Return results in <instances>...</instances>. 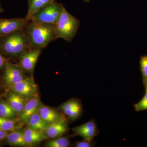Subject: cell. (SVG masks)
<instances>
[{
  "mask_svg": "<svg viewBox=\"0 0 147 147\" xmlns=\"http://www.w3.org/2000/svg\"><path fill=\"white\" fill-rule=\"evenodd\" d=\"M72 130L73 136H81L84 139L89 140H93L99 133L94 119L82 125L74 127Z\"/></svg>",
  "mask_w": 147,
  "mask_h": 147,
  "instance_id": "obj_9",
  "label": "cell"
},
{
  "mask_svg": "<svg viewBox=\"0 0 147 147\" xmlns=\"http://www.w3.org/2000/svg\"><path fill=\"white\" fill-rule=\"evenodd\" d=\"M16 113L6 101L0 100V117L11 119Z\"/></svg>",
  "mask_w": 147,
  "mask_h": 147,
  "instance_id": "obj_18",
  "label": "cell"
},
{
  "mask_svg": "<svg viewBox=\"0 0 147 147\" xmlns=\"http://www.w3.org/2000/svg\"><path fill=\"white\" fill-rule=\"evenodd\" d=\"M41 106L40 99L38 94L28 99L26 102L24 110L20 115V123L22 124L27 123L29 119L34 114L38 112Z\"/></svg>",
  "mask_w": 147,
  "mask_h": 147,
  "instance_id": "obj_10",
  "label": "cell"
},
{
  "mask_svg": "<svg viewBox=\"0 0 147 147\" xmlns=\"http://www.w3.org/2000/svg\"><path fill=\"white\" fill-rule=\"evenodd\" d=\"M68 129L67 121L63 118L57 121L49 124L44 132L48 138L53 139L61 137L65 134Z\"/></svg>",
  "mask_w": 147,
  "mask_h": 147,
  "instance_id": "obj_11",
  "label": "cell"
},
{
  "mask_svg": "<svg viewBox=\"0 0 147 147\" xmlns=\"http://www.w3.org/2000/svg\"><path fill=\"white\" fill-rule=\"evenodd\" d=\"M29 21L26 18H0V36L7 35L25 28Z\"/></svg>",
  "mask_w": 147,
  "mask_h": 147,
  "instance_id": "obj_7",
  "label": "cell"
},
{
  "mask_svg": "<svg viewBox=\"0 0 147 147\" xmlns=\"http://www.w3.org/2000/svg\"><path fill=\"white\" fill-rule=\"evenodd\" d=\"M55 26L57 39L61 38L70 42L77 34L80 21L68 12L64 6L61 14Z\"/></svg>",
  "mask_w": 147,
  "mask_h": 147,
  "instance_id": "obj_3",
  "label": "cell"
},
{
  "mask_svg": "<svg viewBox=\"0 0 147 147\" xmlns=\"http://www.w3.org/2000/svg\"><path fill=\"white\" fill-rule=\"evenodd\" d=\"M7 142L11 145L18 146H28L24 139V132L15 131L8 134L7 137Z\"/></svg>",
  "mask_w": 147,
  "mask_h": 147,
  "instance_id": "obj_17",
  "label": "cell"
},
{
  "mask_svg": "<svg viewBox=\"0 0 147 147\" xmlns=\"http://www.w3.org/2000/svg\"><path fill=\"white\" fill-rule=\"evenodd\" d=\"M2 77L5 84L9 88L27 77L24 70L18 64L9 61L3 70Z\"/></svg>",
  "mask_w": 147,
  "mask_h": 147,
  "instance_id": "obj_5",
  "label": "cell"
},
{
  "mask_svg": "<svg viewBox=\"0 0 147 147\" xmlns=\"http://www.w3.org/2000/svg\"><path fill=\"white\" fill-rule=\"evenodd\" d=\"M24 139L28 146L37 144L48 139L43 131L35 130L28 127L24 131Z\"/></svg>",
  "mask_w": 147,
  "mask_h": 147,
  "instance_id": "obj_12",
  "label": "cell"
},
{
  "mask_svg": "<svg viewBox=\"0 0 147 147\" xmlns=\"http://www.w3.org/2000/svg\"><path fill=\"white\" fill-rule=\"evenodd\" d=\"M134 107L137 112L147 110V90L146 89V92L143 98L139 102L134 104Z\"/></svg>",
  "mask_w": 147,
  "mask_h": 147,
  "instance_id": "obj_23",
  "label": "cell"
},
{
  "mask_svg": "<svg viewBox=\"0 0 147 147\" xmlns=\"http://www.w3.org/2000/svg\"><path fill=\"white\" fill-rule=\"evenodd\" d=\"M80 104L81 102L78 99L73 98L66 101L61 105V110L69 118L74 109Z\"/></svg>",
  "mask_w": 147,
  "mask_h": 147,
  "instance_id": "obj_19",
  "label": "cell"
},
{
  "mask_svg": "<svg viewBox=\"0 0 147 147\" xmlns=\"http://www.w3.org/2000/svg\"><path fill=\"white\" fill-rule=\"evenodd\" d=\"M8 134L7 131H4L0 129V140L7 138Z\"/></svg>",
  "mask_w": 147,
  "mask_h": 147,
  "instance_id": "obj_26",
  "label": "cell"
},
{
  "mask_svg": "<svg viewBox=\"0 0 147 147\" xmlns=\"http://www.w3.org/2000/svg\"><path fill=\"white\" fill-rule=\"evenodd\" d=\"M144 85L145 88H146V89L147 90V82H146V83H145V84H144Z\"/></svg>",
  "mask_w": 147,
  "mask_h": 147,
  "instance_id": "obj_28",
  "label": "cell"
},
{
  "mask_svg": "<svg viewBox=\"0 0 147 147\" xmlns=\"http://www.w3.org/2000/svg\"><path fill=\"white\" fill-rule=\"evenodd\" d=\"M68 138L66 137H59L47 142L44 146L47 147H67L70 146Z\"/></svg>",
  "mask_w": 147,
  "mask_h": 147,
  "instance_id": "obj_20",
  "label": "cell"
},
{
  "mask_svg": "<svg viewBox=\"0 0 147 147\" xmlns=\"http://www.w3.org/2000/svg\"><path fill=\"white\" fill-rule=\"evenodd\" d=\"M9 88L12 91L21 95L26 100L37 94V86L32 77H27Z\"/></svg>",
  "mask_w": 147,
  "mask_h": 147,
  "instance_id": "obj_8",
  "label": "cell"
},
{
  "mask_svg": "<svg viewBox=\"0 0 147 147\" xmlns=\"http://www.w3.org/2000/svg\"><path fill=\"white\" fill-rule=\"evenodd\" d=\"M26 99L21 95L13 91L9 93L6 101L16 112L21 115L26 102Z\"/></svg>",
  "mask_w": 147,
  "mask_h": 147,
  "instance_id": "obj_13",
  "label": "cell"
},
{
  "mask_svg": "<svg viewBox=\"0 0 147 147\" xmlns=\"http://www.w3.org/2000/svg\"><path fill=\"white\" fill-rule=\"evenodd\" d=\"M84 1L86 2H89L90 1V0H84Z\"/></svg>",
  "mask_w": 147,
  "mask_h": 147,
  "instance_id": "obj_29",
  "label": "cell"
},
{
  "mask_svg": "<svg viewBox=\"0 0 147 147\" xmlns=\"http://www.w3.org/2000/svg\"><path fill=\"white\" fill-rule=\"evenodd\" d=\"M9 60L0 52V70H3Z\"/></svg>",
  "mask_w": 147,
  "mask_h": 147,
  "instance_id": "obj_25",
  "label": "cell"
},
{
  "mask_svg": "<svg viewBox=\"0 0 147 147\" xmlns=\"http://www.w3.org/2000/svg\"><path fill=\"white\" fill-rule=\"evenodd\" d=\"M63 7L62 4L55 1L36 13L32 16L30 21L55 25L61 14Z\"/></svg>",
  "mask_w": 147,
  "mask_h": 147,
  "instance_id": "obj_4",
  "label": "cell"
},
{
  "mask_svg": "<svg viewBox=\"0 0 147 147\" xmlns=\"http://www.w3.org/2000/svg\"><path fill=\"white\" fill-rule=\"evenodd\" d=\"M55 1L56 0H28V13L26 18L30 21L32 16L36 13Z\"/></svg>",
  "mask_w": 147,
  "mask_h": 147,
  "instance_id": "obj_15",
  "label": "cell"
},
{
  "mask_svg": "<svg viewBox=\"0 0 147 147\" xmlns=\"http://www.w3.org/2000/svg\"><path fill=\"white\" fill-rule=\"evenodd\" d=\"M140 64L144 84L147 82V55L141 57Z\"/></svg>",
  "mask_w": 147,
  "mask_h": 147,
  "instance_id": "obj_22",
  "label": "cell"
},
{
  "mask_svg": "<svg viewBox=\"0 0 147 147\" xmlns=\"http://www.w3.org/2000/svg\"><path fill=\"white\" fill-rule=\"evenodd\" d=\"M25 30L31 48L43 50L50 42L57 39L55 26L53 24L30 21Z\"/></svg>",
  "mask_w": 147,
  "mask_h": 147,
  "instance_id": "obj_2",
  "label": "cell"
},
{
  "mask_svg": "<svg viewBox=\"0 0 147 147\" xmlns=\"http://www.w3.org/2000/svg\"><path fill=\"white\" fill-rule=\"evenodd\" d=\"M38 113L42 119L49 124L63 118L60 113L57 110L45 105H41Z\"/></svg>",
  "mask_w": 147,
  "mask_h": 147,
  "instance_id": "obj_14",
  "label": "cell"
},
{
  "mask_svg": "<svg viewBox=\"0 0 147 147\" xmlns=\"http://www.w3.org/2000/svg\"><path fill=\"white\" fill-rule=\"evenodd\" d=\"M27 123L30 128L43 132L49 125V123L42 119L38 112L34 114Z\"/></svg>",
  "mask_w": 147,
  "mask_h": 147,
  "instance_id": "obj_16",
  "label": "cell"
},
{
  "mask_svg": "<svg viewBox=\"0 0 147 147\" xmlns=\"http://www.w3.org/2000/svg\"><path fill=\"white\" fill-rule=\"evenodd\" d=\"M4 9L1 6V0H0V14L3 13L4 11Z\"/></svg>",
  "mask_w": 147,
  "mask_h": 147,
  "instance_id": "obj_27",
  "label": "cell"
},
{
  "mask_svg": "<svg viewBox=\"0 0 147 147\" xmlns=\"http://www.w3.org/2000/svg\"><path fill=\"white\" fill-rule=\"evenodd\" d=\"M96 145V142L94 140H87L84 139L82 141H78L76 142V147H93Z\"/></svg>",
  "mask_w": 147,
  "mask_h": 147,
  "instance_id": "obj_24",
  "label": "cell"
},
{
  "mask_svg": "<svg viewBox=\"0 0 147 147\" xmlns=\"http://www.w3.org/2000/svg\"><path fill=\"white\" fill-rule=\"evenodd\" d=\"M15 127V122L13 120L0 117V129L7 131L13 130Z\"/></svg>",
  "mask_w": 147,
  "mask_h": 147,
  "instance_id": "obj_21",
  "label": "cell"
},
{
  "mask_svg": "<svg viewBox=\"0 0 147 147\" xmlns=\"http://www.w3.org/2000/svg\"><path fill=\"white\" fill-rule=\"evenodd\" d=\"M42 51V49L39 48H31L27 50L18 59V65L24 72L32 74Z\"/></svg>",
  "mask_w": 147,
  "mask_h": 147,
  "instance_id": "obj_6",
  "label": "cell"
},
{
  "mask_svg": "<svg viewBox=\"0 0 147 147\" xmlns=\"http://www.w3.org/2000/svg\"><path fill=\"white\" fill-rule=\"evenodd\" d=\"M30 49V44L25 29L0 36V52L9 60L18 59Z\"/></svg>",
  "mask_w": 147,
  "mask_h": 147,
  "instance_id": "obj_1",
  "label": "cell"
}]
</instances>
